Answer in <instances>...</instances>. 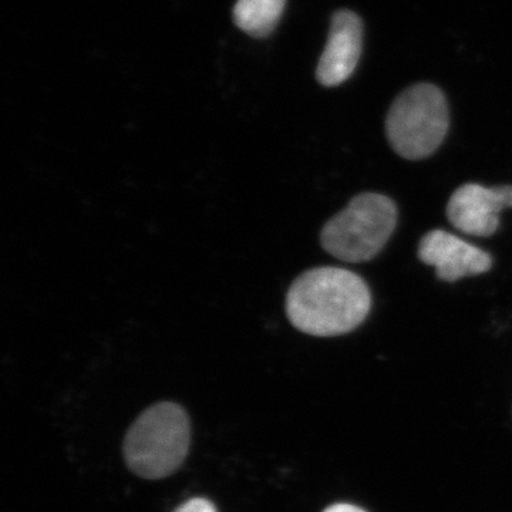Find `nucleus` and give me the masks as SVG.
<instances>
[{
  "instance_id": "nucleus-10",
  "label": "nucleus",
  "mask_w": 512,
  "mask_h": 512,
  "mask_svg": "<svg viewBox=\"0 0 512 512\" xmlns=\"http://www.w3.org/2000/svg\"><path fill=\"white\" fill-rule=\"evenodd\" d=\"M323 512H366L363 511L362 508L356 507V505L352 504H335L330 505V507L326 508Z\"/></svg>"
},
{
  "instance_id": "nucleus-2",
  "label": "nucleus",
  "mask_w": 512,
  "mask_h": 512,
  "mask_svg": "<svg viewBox=\"0 0 512 512\" xmlns=\"http://www.w3.org/2000/svg\"><path fill=\"white\" fill-rule=\"evenodd\" d=\"M188 414L178 404L163 402L148 407L124 439V460L137 476L160 480L174 474L190 450Z\"/></svg>"
},
{
  "instance_id": "nucleus-8",
  "label": "nucleus",
  "mask_w": 512,
  "mask_h": 512,
  "mask_svg": "<svg viewBox=\"0 0 512 512\" xmlns=\"http://www.w3.org/2000/svg\"><path fill=\"white\" fill-rule=\"evenodd\" d=\"M286 0H238L235 25L254 37L271 35L284 13Z\"/></svg>"
},
{
  "instance_id": "nucleus-6",
  "label": "nucleus",
  "mask_w": 512,
  "mask_h": 512,
  "mask_svg": "<svg viewBox=\"0 0 512 512\" xmlns=\"http://www.w3.org/2000/svg\"><path fill=\"white\" fill-rule=\"evenodd\" d=\"M417 255L423 264L434 266L437 278L444 282L485 274L493 268L490 254L443 229L427 232L420 239Z\"/></svg>"
},
{
  "instance_id": "nucleus-5",
  "label": "nucleus",
  "mask_w": 512,
  "mask_h": 512,
  "mask_svg": "<svg viewBox=\"0 0 512 512\" xmlns=\"http://www.w3.org/2000/svg\"><path fill=\"white\" fill-rule=\"evenodd\" d=\"M512 208V185L488 188L476 183L461 185L447 204L450 224L463 234L487 238L500 227V214Z\"/></svg>"
},
{
  "instance_id": "nucleus-9",
  "label": "nucleus",
  "mask_w": 512,
  "mask_h": 512,
  "mask_svg": "<svg viewBox=\"0 0 512 512\" xmlns=\"http://www.w3.org/2000/svg\"><path fill=\"white\" fill-rule=\"evenodd\" d=\"M174 512H218L217 507L207 498H191Z\"/></svg>"
},
{
  "instance_id": "nucleus-7",
  "label": "nucleus",
  "mask_w": 512,
  "mask_h": 512,
  "mask_svg": "<svg viewBox=\"0 0 512 512\" xmlns=\"http://www.w3.org/2000/svg\"><path fill=\"white\" fill-rule=\"evenodd\" d=\"M363 25L356 13L339 10L333 15L328 43L320 57L316 77L325 87L345 83L362 55Z\"/></svg>"
},
{
  "instance_id": "nucleus-3",
  "label": "nucleus",
  "mask_w": 512,
  "mask_h": 512,
  "mask_svg": "<svg viewBox=\"0 0 512 512\" xmlns=\"http://www.w3.org/2000/svg\"><path fill=\"white\" fill-rule=\"evenodd\" d=\"M396 204L377 192H363L326 222L320 244L328 254L349 264L367 262L380 254L397 227Z\"/></svg>"
},
{
  "instance_id": "nucleus-4",
  "label": "nucleus",
  "mask_w": 512,
  "mask_h": 512,
  "mask_svg": "<svg viewBox=\"0 0 512 512\" xmlns=\"http://www.w3.org/2000/svg\"><path fill=\"white\" fill-rule=\"evenodd\" d=\"M450 126L446 96L430 83L404 90L390 107L386 134L390 146L406 160H424L439 150Z\"/></svg>"
},
{
  "instance_id": "nucleus-1",
  "label": "nucleus",
  "mask_w": 512,
  "mask_h": 512,
  "mask_svg": "<svg viewBox=\"0 0 512 512\" xmlns=\"http://www.w3.org/2000/svg\"><path fill=\"white\" fill-rule=\"evenodd\" d=\"M372 308V293L362 276L349 269L322 266L303 272L286 293V315L306 335L333 338L359 328Z\"/></svg>"
}]
</instances>
